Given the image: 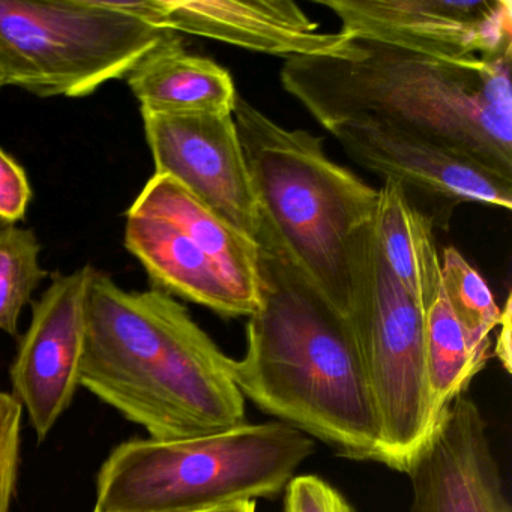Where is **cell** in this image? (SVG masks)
<instances>
[{"label":"cell","mask_w":512,"mask_h":512,"mask_svg":"<svg viewBox=\"0 0 512 512\" xmlns=\"http://www.w3.org/2000/svg\"><path fill=\"white\" fill-rule=\"evenodd\" d=\"M254 241L262 299L248 319L244 356L230 361L236 386L275 421L335 454L383 464L379 418L349 322L263 215Z\"/></svg>","instance_id":"cell-1"},{"label":"cell","mask_w":512,"mask_h":512,"mask_svg":"<svg viewBox=\"0 0 512 512\" xmlns=\"http://www.w3.org/2000/svg\"><path fill=\"white\" fill-rule=\"evenodd\" d=\"M230 361L173 296L128 292L92 266L80 386L149 439H193L245 424Z\"/></svg>","instance_id":"cell-2"},{"label":"cell","mask_w":512,"mask_h":512,"mask_svg":"<svg viewBox=\"0 0 512 512\" xmlns=\"http://www.w3.org/2000/svg\"><path fill=\"white\" fill-rule=\"evenodd\" d=\"M512 59L430 58L353 38L287 59L281 85L329 130L374 121L436 140L512 178Z\"/></svg>","instance_id":"cell-3"},{"label":"cell","mask_w":512,"mask_h":512,"mask_svg":"<svg viewBox=\"0 0 512 512\" xmlns=\"http://www.w3.org/2000/svg\"><path fill=\"white\" fill-rule=\"evenodd\" d=\"M233 119L260 212L347 319L350 236L373 220L379 190L328 158L322 137L281 127L239 94Z\"/></svg>","instance_id":"cell-4"},{"label":"cell","mask_w":512,"mask_h":512,"mask_svg":"<svg viewBox=\"0 0 512 512\" xmlns=\"http://www.w3.org/2000/svg\"><path fill=\"white\" fill-rule=\"evenodd\" d=\"M314 451L280 421L182 440L133 439L110 452L94 512H206L271 499Z\"/></svg>","instance_id":"cell-5"},{"label":"cell","mask_w":512,"mask_h":512,"mask_svg":"<svg viewBox=\"0 0 512 512\" xmlns=\"http://www.w3.org/2000/svg\"><path fill=\"white\" fill-rule=\"evenodd\" d=\"M349 271L347 322L376 406L383 464L406 472L437 424L428 391L427 310L389 268L373 220L350 236Z\"/></svg>","instance_id":"cell-6"},{"label":"cell","mask_w":512,"mask_h":512,"mask_svg":"<svg viewBox=\"0 0 512 512\" xmlns=\"http://www.w3.org/2000/svg\"><path fill=\"white\" fill-rule=\"evenodd\" d=\"M178 38L110 0H0L5 83L38 97L91 95Z\"/></svg>","instance_id":"cell-7"},{"label":"cell","mask_w":512,"mask_h":512,"mask_svg":"<svg viewBox=\"0 0 512 512\" xmlns=\"http://www.w3.org/2000/svg\"><path fill=\"white\" fill-rule=\"evenodd\" d=\"M125 248L155 290L203 305L221 317L260 307L257 242L167 175L155 173L127 211Z\"/></svg>","instance_id":"cell-8"},{"label":"cell","mask_w":512,"mask_h":512,"mask_svg":"<svg viewBox=\"0 0 512 512\" xmlns=\"http://www.w3.org/2000/svg\"><path fill=\"white\" fill-rule=\"evenodd\" d=\"M340 34L430 58L512 59L511 0H316Z\"/></svg>","instance_id":"cell-9"},{"label":"cell","mask_w":512,"mask_h":512,"mask_svg":"<svg viewBox=\"0 0 512 512\" xmlns=\"http://www.w3.org/2000/svg\"><path fill=\"white\" fill-rule=\"evenodd\" d=\"M155 173L167 175L214 214L256 239L259 200L233 115H163L142 110Z\"/></svg>","instance_id":"cell-10"},{"label":"cell","mask_w":512,"mask_h":512,"mask_svg":"<svg viewBox=\"0 0 512 512\" xmlns=\"http://www.w3.org/2000/svg\"><path fill=\"white\" fill-rule=\"evenodd\" d=\"M359 166L451 214L461 203L511 211L512 178L436 140L383 122L346 121L329 128Z\"/></svg>","instance_id":"cell-11"},{"label":"cell","mask_w":512,"mask_h":512,"mask_svg":"<svg viewBox=\"0 0 512 512\" xmlns=\"http://www.w3.org/2000/svg\"><path fill=\"white\" fill-rule=\"evenodd\" d=\"M91 265L55 272L49 289L32 304L10 376L13 395L44 440L73 403L80 386L85 343V299Z\"/></svg>","instance_id":"cell-12"},{"label":"cell","mask_w":512,"mask_h":512,"mask_svg":"<svg viewBox=\"0 0 512 512\" xmlns=\"http://www.w3.org/2000/svg\"><path fill=\"white\" fill-rule=\"evenodd\" d=\"M115 4L124 13L160 29L286 59L337 55L349 41L340 32L319 34V23L292 0H142Z\"/></svg>","instance_id":"cell-13"},{"label":"cell","mask_w":512,"mask_h":512,"mask_svg":"<svg viewBox=\"0 0 512 512\" xmlns=\"http://www.w3.org/2000/svg\"><path fill=\"white\" fill-rule=\"evenodd\" d=\"M404 473L410 512H511L487 422L467 395L446 409Z\"/></svg>","instance_id":"cell-14"},{"label":"cell","mask_w":512,"mask_h":512,"mask_svg":"<svg viewBox=\"0 0 512 512\" xmlns=\"http://www.w3.org/2000/svg\"><path fill=\"white\" fill-rule=\"evenodd\" d=\"M140 110L163 115H233L229 71L184 49L181 38L143 58L125 77Z\"/></svg>","instance_id":"cell-15"},{"label":"cell","mask_w":512,"mask_h":512,"mask_svg":"<svg viewBox=\"0 0 512 512\" xmlns=\"http://www.w3.org/2000/svg\"><path fill=\"white\" fill-rule=\"evenodd\" d=\"M373 226L395 277L425 310H430L442 289V257L433 220L410 203L398 182L385 179Z\"/></svg>","instance_id":"cell-16"},{"label":"cell","mask_w":512,"mask_h":512,"mask_svg":"<svg viewBox=\"0 0 512 512\" xmlns=\"http://www.w3.org/2000/svg\"><path fill=\"white\" fill-rule=\"evenodd\" d=\"M425 356L431 407L434 418L439 422L446 409L466 392L490 356L487 349L472 343L455 319L442 289L427 311Z\"/></svg>","instance_id":"cell-17"},{"label":"cell","mask_w":512,"mask_h":512,"mask_svg":"<svg viewBox=\"0 0 512 512\" xmlns=\"http://www.w3.org/2000/svg\"><path fill=\"white\" fill-rule=\"evenodd\" d=\"M41 245L32 230L0 220V331L17 337L23 308L49 277L40 265Z\"/></svg>","instance_id":"cell-18"},{"label":"cell","mask_w":512,"mask_h":512,"mask_svg":"<svg viewBox=\"0 0 512 512\" xmlns=\"http://www.w3.org/2000/svg\"><path fill=\"white\" fill-rule=\"evenodd\" d=\"M442 292L464 331L475 346L490 350L491 332L497 328L500 310L490 287L455 247L442 253Z\"/></svg>","instance_id":"cell-19"},{"label":"cell","mask_w":512,"mask_h":512,"mask_svg":"<svg viewBox=\"0 0 512 512\" xmlns=\"http://www.w3.org/2000/svg\"><path fill=\"white\" fill-rule=\"evenodd\" d=\"M23 407L13 394L0 391V512H10L20 460Z\"/></svg>","instance_id":"cell-20"},{"label":"cell","mask_w":512,"mask_h":512,"mask_svg":"<svg viewBox=\"0 0 512 512\" xmlns=\"http://www.w3.org/2000/svg\"><path fill=\"white\" fill-rule=\"evenodd\" d=\"M283 512H355L346 497L316 475L293 476L284 488Z\"/></svg>","instance_id":"cell-21"},{"label":"cell","mask_w":512,"mask_h":512,"mask_svg":"<svg viewBox=\"0 0 512 512\" xmlns=\"http://www.w3.org/2000/svg\"><path fill=\"white\" fill-rule=\"evenodd\" d=\"M32 188L16 160L0 149V220L16 224L28 212Z\"/></svg>","instance_id":"cell-22"},{"label":"cell","mask_w":512,"mask_h":512,"mask_svg":"<svg viewBox=\"0 0 512 512\" xmlns=\"http://www.w3.org/2000/svg\"><path fill=\"white\" fill-rule=\"evenodd\" d=\"M511 293L506 296L505 305L500 313L499 334L496 338V346H494V355L499 359L508 373H511V328H512V310H511Z\"/></svg>","instance_id":"cell-23"},{"label":"cell","mask_w":512,"mask_h":512,"mask_svg":"<svg viewBox=\"0 0 512 512\" xmlns=\"http://www.w3.org/2000/svg\"><path fill=\"white\" fill-rule=\"evenodd\" d=\"M206 512H256V502L233 503V505L211 509V511Z\"/></svg>","instance_id":"cell-24"},{"label":"cell","mask_w":512,"mask_h":512,"mask_svg":"<svg viewBox=\"0 0 512 512\" xmlns=\"http://www.w3.org/2000/svg\"><path fill=\"white\" fill-rule=\"evenodd\" d=\"M4 86H7V83H5L4 74H2V70H0V88H4Z\"/></svg>","instance_id":"cell-25"}]
</instances>
